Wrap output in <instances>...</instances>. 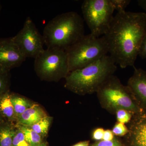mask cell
Returning <instances> with one entry per match:
<instances>
[{
    "mask_svg": "<svg viewBox=\"0 0 146 146\" xmlns=\"http://www.w3.org/2000/svg\"><path fill=\"white\" fill-rule=\"evenodd\" d=\"M47 115L38 105L33 104L19 116L17 119V125L31 127Z\"/></svg>",
    "mask_w": 146,
    "mask_h": 146,
    "instance_id": "7c38bea8",
    "label": "cell"
},
{
    "mask_svg": "<svg viewBox=\"0 0 146 146\" xmlns=\"http://www.w3.org/2000/svg\"><path fill=\"white\" fill-rule=\"evenodd\" d=\"M42 35L47 48L66 51L85 35L83 19L74 11L59 14L46 24Z\"/></svg>",
    "mask_w": 146,
    "mask_h": 146,
    "instance_id": "3957f363",
    "label": "cell"
},
{
    "mask_svg": "<svg viewBox=\"0 0 146 146\" xmlns=\"http://www.w3.org/2000/svg\"><path fill=\"white\" fill-rule=\"evenodd\" d=\"M115 10L117 13L125 11V8L131 2L129 0H110Z\"/></svg>",
    "mask_w": 146,
    "mask_h": 146,
    "instance_id": "7402d4cb",
    "label": "cell"
},
{
    "mask_svg": "<svg viewBox=\"0 0 146 146\" xmlns=\"http://www.w3.org/2000/svg\"><path fill=\"white\" fill-rule=\"evenodd\" d=\"M115 136L112 130L107 129L105 130L102 141H112L115 138Z\"/></svg>",
    "mask_w": 146,
    "mask_h": 146,
    "instance_id": "484cf974",
    "label": "cell"
},
{
    "mask_svg": "<svg viewBox=\"0 0 146 146\" xmlns=\"http://www.w3.org/2000/svg\"><path fill=\"white\" fill-rule=\"evenodd\" d=\"M115 115L116 116L117 122L125 124L129 123L133 115L127 110L120 109L116 111Z\"/></svg>",
    "mask_w": 146,
    "mask_h": 146,
    "instance_id": "d6986e66",
    "label": "cell"
},
{
    "mask_svg": "<svg viewBox=\"0 0 146 146\" xmlns=\"http://www.w3.org/2000/svg\"><path fill=\"white\" fill-rule=\"evenodd\" d=\"M138 5L145 11L146 12V0H138Z\"/></svg>",
    "mask_w": 146,
    "mask_h": 146,
    "instance_id": "4316f807",
    "label": "cell"
},
{
    "mask_svg": "<svg viewBox=\"0 0 146 146\" xmlns=\"http://www.w3.org/2000/svg\"><path fill=\"white\" fill-rule=\"evenodd\" d=\"M3 121V120H2V119L1 117V116H0V122H1L2 121Z\"/></svg>",
    "mask_w": 146,
    "mask_h": 146,
    "instance_id": "4dcf8cb0",
    "label": "cell"
},
{
    "mask_svg": "<svg viewBox=\"0 0 146 146\" xmlns=\"http://www.w3.org/2000/svg\"><path fill=\"white\" fill-rule=\"evenodd\" d=\"M35 71L42 78L58 80L70 73L66 51L57 48H47L35 58Z\"/></svg>",
    "mask_w": 146,
    "mask_h": 146,
    "instance_id": "52a82bcc",
    "label": "cell"
},
{
    "mask_svg": "<svg viewBox=\"0 0 146 146\" xmlns=\"http://www.w3.org/2000/svg\"><path fill=\"white\" fill-rule=\"evenodd\" d=\"M72 146H89V141H84L79 142Z\"/></svg>",
    "mask_w": 146,
    "mask_h": 146,
    "instance_id": "83f0119b",
    "label": "cell"
},
{
    "mask_svg": "<svg viewBox=\"0 0 146 146\" xmlns=\"http://www.w3.org/2000/svg\"><path fill=\"white\" fill-rule=\"evenodd\" d=\"M1 2H0V12H1Z\"/></svg>",
    "mask_w": 146,
    "mask_h": 146,
    "instance_id": "f546056e",
    "label": "cell"
},
{
    "mask_svg": "<svg viewBox=\"0 0 146 146\" xmlns=\"http://www.w3.org/2000/svg\"><path fill=\"white\" fill-rule=\"evenodd\" d=\"M91 146H125L116 137L112 141H97Z\"/></svg>",
    "mask_w": 146,
    "mask_h": 146,
    "instance_id": "603a6c76",
    "label": "cell"
},
{
    "mask_svg": "<svg viewBox=\"0 0 146 146\" xmlns=\"http://www.w3.org/2000/svg\"><path fill=\"white\" fill-rule=\"evenodd\" d=\"M0 116L3 121L13 123L16 122L9 91L0 95Z\"/></svg>",
    "mask_w": 146,
    "mask_h": 146,
    "instance_id": "4fadbf2b",
    "label": "cell"
},
{
    "mask_svg": "<svg viewBox=\"0 0 146 146\" xmlns=\"http://www.w3.org/2000/svg\"><path fill=\"white\" fill-rule=\"evenodd\" d=\"M81 9L91 34L96 37L104 35L114 17L115 9L110 0H85Z\"/></svg>",
    "mask_w": 146,
    "mask_h": 146,
    "instance_id": "8992f818",
    "label": "cell"
},
{
    "mask_svg": "<svg viewBox=\"0 0 146 146\" xmlns=\"http://www.w3.org/2000/svg\"><path fill=\"white\" fill-rule=\"evenodd\" d=\"M146 34V13L124 11L116 14L104 36L110 56L124 69L134 64Z\"/></svg>",
    "mask_w": 146,
    "mask_h": 146,
    "instance_id": "6da1fadb",
    "label": "cell"
},
{
    "mask_svg": "<svg viewBox=\"0 0 146 146\" xmlns=\"http://www.w3.org/2000/svg\"><path fill=\"white\" fill-rule=\"evenodd\" d=\"M23 133L26 140L31 146H36L42 143V136L29 127L16 125Z\"/></svg>",
    "mask_w": 146,
    "mask_h": 146,
    "instance_id": "2e32d148",
    "label": "cell"
},
{
    "mask_svg": "<svg viewBox=\"0 0 146 146\" xmlns=\"http://www.w3.org/2000/svg\"><path fill=\"white\" fill-rule=\"evenodd\" d=\"M9 73L0 70V95L9 91Z\"/></svg>",
    "mask_w": 146,
    "mask_h": 146,
    "instance_id": "ffe728a7",
    "label": "cell"
},
{
    "mask_svg": "<svg viewBox=\"0 0 146 146\" xmlns=\"http://www.w3.org/2000/svg\"><path fill=\"white\" fill-rule=\"evenodd\" d=\"M12 146H31L26 140L23 133L16 125Z\"/></svg>",
    "mask_w": 146,
    "mask_h": 146,
    "instance_id": "ac0fdd59",
    "label": "cell"
},
{
    "mask_svg": "<svg viewBox=\"0 0 146 146\" xmlns=\"http://www.w3.org/2000/svg\"><path fill=\"white\" fill-rule=\"evenodd\" d=\"M13 41L26 58H35L44 50V41L34 22L27 17L23 26L15 36Z\"/></svg>",
    "mask_w": 146,
    "mask_h": 146,
    "instance_id": "ba28073f",
    "label": "cell"
},
{
    "mask_svg": "<svg viewBox=\"0 0 146 146\" xmlns=\"http://www.w3.org/2000/svg\"><path fill=\"white\" fill-rule=\"evenodd\" d=\"M112 132L115 136H125L129 132V129L125 124L117 122L112 128Z\"/></svg>",
    "mask_w": 146,
    "mask_h": 146,
    "instance_id": "44dd1931",
    "label": "cell"
},
{
    "mask_svg": "<svg viewBox=\"0 0 146 146\" xmlns=\"http://www.w3.org/2000/svg\"><path fill=\"white\" fill-rule=\"evenodd\" d=\"M26 59L12 37L0 38V70L9 72L22 65Z\"/></svg>",
    "mask_w": 146,
    "mask_h": 146,
    "instance_id": "9c48e42d",
    "label": "cell"
},
{
    "mask_svg": "<svg viewBox=\"0 0 146 146\" xmlns=\"http://www.w3.org/2000/svg\"><path fill=\"white\" fill-rule=\"evenodd\" d=\"M125 138L127 146H146V112L133 115Z\"/></svg>",
    "mask_w": 146,
    "mask_h": 146,
    "instance_id": "30bf717a",
    "label": "cell"
},
{
    "mask_svg": "<svg viewBox=\"0 0 146 146\" xmlns=\"http://www.w3.org/2000/svg\"><path fill=\"white\" fill-rule=\"evenodd\" d=\"M117 70L116 64L107 55L83 68L70 72L65 78V86L80 95L96 93Z\"/></svg>",
    "mask_w": 146,
    "mask_h": 146,
    "instance_id": "7a4b0ae2",
    "label": "cell"
},
{
    "mask_svg": "<svg viewBox=\"0 0 146 146\" xmlns=\"http://www.w3.org/2000/svg\"><path fill=\"white\" fill-rule=\"evenodd\" d=\"M52 120L51 117L46 116L29 127L42 137L45 136L48 133Z\"/></svg>",
    "mask_w": 146,
    "mask_h": 146,
    "instance_id": "e0dca14e",
    "label": "cell"
},
{
    "mask_svg": "<svg viewBox=\"0 0 146 146\" xmlns=\"http://www.w3.org/2000/svg\"><path fill=\"white\" fill-rule=\"evenodd\" d=\"M16 125L3 121L0 122V146H12Z\"/></svg>",
    "mask_w": 146,
    "mask_h": 146,
    "instance_id": "5bb4252c",
    "label": "cell"
},
{
    "mask_svg": "<svg viewBox=\"0 0 146 146\" xmlns=\"http://www.w3.org/2000/svg\"><path fill=\"white\" fill-rule=\"evenodd\" d=\"M36 146H47V145H46V143H42L39 144V145H38Z\"/></svg>",
    "mask_w": 146,
    "mask_h": 146,
    "instance_id": "f1b7e54d",
    "label": "cell"
},
{
    "mask_svg": "<svg viewBox=\"0 0 146 146\" xmlns=\"http://www.w3.org/2000/svg\"><path fill=\"white\" fill-rule=\"evenodd\" d=\"M139 56L143 59L146 58V34L141 43Z\"/></svg>",
    "mask_w": 146,
    "mask_h": 146,
    "instance_id": "d4e9b609",
    "label": "cell"
},
{
    "mask_svg": "<svg viewBox=\"0 0 146 146\" xmlns=\"http://www.w3.org/2000/svg\"><path fill=\"white\" fill-rule=\"evenodd\" d=\"M105 130L103 128L98 127L95 129L92 133V138L97 141H102Z\"/></svg>",
    "mask_w": 146,
    "mask_h": 146,
    "instance_id": "cb8c5ba5",
    "label": "cell"
},
{
    "mask_svg": "<svg viewBox=\"0 0 146 146\" xmlns=\"http://www.w3.org/2000/svg\"><path fill=\"white\" fill-rule=\"evenodd\" d=\"M134 68V72L128 80L127 86L132 91L141 109L146 112V71Z\"/></svg>",
    "mask_w": 146,
    "mask_h": 146,
    "instance_id": "8fae6325",
    "label": "cell"
},
{
    "mask_svg": "<svg viewBox=\"0 0 146 146\" xmlns=\"http://www.w3.org/2000/svg\"><path fill=\"white\" fill-rule=\"evenodd\" d=\"M65 51L70 72L83 68L107 55L108 48L104 35L96 37L90 33L85 35Z\"/></svg>",
    "mask_w": 146,
    "mask_h": 146,
    "instance_id": "5b68a950",
    "label": "cell"
},
{
    "mask_svg": "<svg viewBox=\"0 0 146 146\" xmlns=\"http://www.w3.org/2000/svg\"><path fill=\"white\" fill-rule=\"evenodd\" d=\"M11 97L17 121V118L33 104L31 103L26 99L17 94L11 93Z\"/></svg>",
    "mask_w": 146,
    "mask_h": 146,
    "instance_id": "9a60e30c",
    "label": "cell"
},
{
    "mask_svg": "<svg viewBox=\"0 0 146 146\" xmlns=\"http://www.w3.org/2000/svg\"><path fill=\"white\" fill-rule=\"evenodd\" d=\"M96 94L101 107L113 115L120 109L127 110L133 115L143 111L129 87L123 84L114 75L102 85Z\"/></svg>",
    "mask_w": 146,
    "mask_h": 146,
    "instance_id": "277c9868",
    "label": "cell"
}]
</instances>
